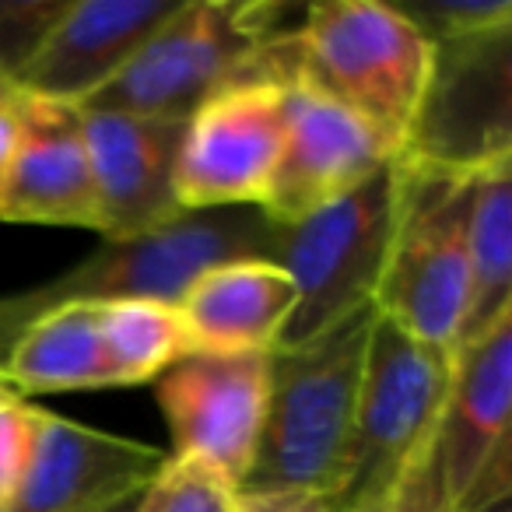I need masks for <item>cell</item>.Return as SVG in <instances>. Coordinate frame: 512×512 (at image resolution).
Returning a JSON list of instances; mask_svg holds the SVG:
<instances>
[{
    "instance_id": "1",
    "label": "cell",
    "mask_w": 512,
    "mask_h": 512,
    "mask_svg": "<svg viewBox=\"0 0 512 512\" xmlns=\"http://www.w3.org/2000/svg\"><path fill=\"white\" fill-rule=\"evenodd\" d=\"M432 74V43L379 0L316 4L299 29H281L256 50L246 81L302 88L404 148Z\"/></svg>"
},
{
    "instance_id": "2",
    "label": "cell",
    "mask_w": 512,
    "mask_h": 512,
    "mask_svg": "<svg viewBox=\"0 0 512 512\" xmlns=\"http://www.w3.org/2000/svg\"><path fill=\"white\" fill-rule=\"evenodd\" d=\"M376 320L379 309L362 306L309 344L271 351L264 425L235 495L306 491L330 498L351 439Z\"/></svg>"
},
{
    "instance_id": "3",
    "label": "cell",
    "mask_w": 512,
    "mask_h": 512,
    "mask_svg": "<svg viewBox=\"0 0 512 512\" xmlns=\"http://www.w3.org/2000/svg\"><path fill=\"white\" fill-rule=\"evenodd\" d=\"M281 225L260 207L186 211L176 221L130 239H102L92 256L43 288L0 295V358L36 316L71 302H169L179 306L186 288L211 267L278 256Z\"/></svg>"
},
{
    "instance_id": "4",
    "label": "cell",
    "mask_w": 512,
    "mask_h": 512,
    "mask_svg": "<svg viewBox=\"0 0 512 512\" xmlns=\"http://www.w3.org/2000/svg\"><path fill=\"white\" fill-rule=\"evenodd\" d=\"M512 313L456 351L446 397L390 512H491L512 495Z\"/></svg>"
},
{
    "instance_id": "5",
    "label": "cell",
    "mask_w": 512,
    "mask_h": 512,
    "mask_svg": "<svg viewBox=\"0 0 512 512\" xmlns=\"http://www.w3.org/2000/svg\"><path fill=\"white\" fill-rule=\"evenodd\" d=\"M477 172L397 155V207L376 309L421 348L453 362L467 313V235Z\"/></svg>"
},
{
    "instance_id": "6",
    "label": "cell",
    "mask_w": 512,
    "mask_h": 512,
    "mask_svg": "<svg viewBox=\"0 0 512 512\" xmlns=\"http://www.w3.org/2000/svg\"><path fill=\"white\" fill-rule=\"evenodd\" d=\"M271 0H183L144 50L78 109L190 120L218 92L246 81L256 50L278 36Z\"/></svg>"
},
{
    "instance_id": "7",
    "label": "cell",
    "mask_w": 512,
    "mask_h": 512,
    "mask_svg": "<svg viewBox=\"0 0 512 512\" xmlns=\"http://www.w3.org/2000/svg\"><path fill=\"white\" fill-rule=\"evenodd\" d=\"M397 207V155L358 190L281 225L274 264L292 278L295 309L274 351L327 334L362 306H376Z\"/></svg>"
},
{
    "instance_id": "8",
    "label": "cell",
    "mask_w": 512,
    "mask_h": 512,
    "mask_svg": "<svg viewBox=\"0 0 512 512\" xmlns=\"http://www.w3.org/2000/svg\"><path fill=\"white\" fill-rule=\"evenodd\" d=\"M453 362L421 348L379 316L365 351L351 439L330 505L337 512H390L435 411L446 397Z\"/></svg>"
},
{
    "instance_id": "9",
    "label": "cell",
    "mask_w": 512,
    "mask_h": 512,
    "mask_svg": "<svg viewBox=\"0 0 512 512\" xmlns=\"http://www.w3.org/2000/svg\"><path fill=\"white\" fill-rule=\"evenodd\" d=\"M512 25L432 43L418 120L397 155L456 172L512 158Z\"/></svg>"
},
{
    "instance_id": "10",
    "label": "cell",
    "mask_w": 512,
    "mask_h": 512,
    "mask_svg": "<svg viewBox=\"0 0 512 512\" xmlns=\"http://www.w3.org/2000/svg\"><path fill=\"white\" fill-rule=\"evenodd\" d=\"M288 88L242 81L186 120L176 162V200L183 211L260 207L285 144Z\"/></svg>"
},
{
    "instance_id": "11",
    "label": "cell",
    "mask_w": 512,
    "mask_h": 512,
    "mask_svg": "<svg viewBox=\"0 0 512 512\" xmlns=\"http://www.w3.org/2000/svg\"><path fill=\"white\" fill-rule=\"evenodd\" d=\"M271 351L211 355L193 351L155 379L169 421L172 453L214 467L235 491L253 460L267 411Z\"/></svg>"
},
{
    "instance_id": "12",
    "label": "cell",
    "mask_w": 512,
    "mask_h": 512,
    "mask_svg": "<svg viewBox=\"0 0 512 512\" xmlns=\"http://www.w3.org/2000/svg\"><path fill=\"white\" fill-rule=\"evenodd\" d=\"M169 453L36 407V439L0 512H113L141 498Z\"/></svg>"
},
{
    "instance_id": "13",
    "label": "cell",
    "mask_w": 512,
    "mask_h": 512,
    "mask_svg": "<svg viewBox=\"0 0 512 512\" xmlns=\"http://www.w3.org/2000/svg\"><path fill=\"white\" fill-rule=\"evenodd\" d=\"M81 134L99 200L95 232L102 239H130L186 214L176 200L186 120L81 109Z\"/></svg>"
},
{
    "instance_id": "14",
    "label": "cell",
    "mask_w": 512,
    "mask_h": 512,
    "mask_svg": "<svg viewBox=\"0 0 512 512\" xmlns=\"http://www.w3.org/2000/svg\"><path fill=\"white\" fill-rule=\"evenodd\" d=\"M397 151L334 102L288 88V123L260 211L278 225L341 200L383 169Z\"/></svg>"
},
{
    "instance_id": "15",
    "label": "cell",
    "mask_w": 512,
    "mask_h": 512,
    "mask_svg": "<svg viewBox=\"0 0 512 512\" xmlns=\"http://www.w3.org/2000/svg\"><path fill=\"white\" fill-rule=\"evenodd\" d=\"M179 4L183 0H67L18 71L15 92L85 106L144 50Z\"/></svg>"
},
{
    "instance_id": "16",
    "label": "cell",
    "mask_w": 512,
    "mask_h": 512,
    "mask_svg": "<svg viewBox=\"0 0 512 512\" xmlns=\"http://www.w3.org/2000/svg\"><path fill=\"white\" fill-rule=\"evenodd\" d=\"M0 221L99 228L78 106L18 92V151L0 197Z\"/></svg>"
},
{
    "instance_id": "17",
    "label": "cell",
    "mask_w": 512,
    "mask_h": 512,
    "mask_svg": "<svg viewBox=\"0 0 512 512\" xmlns=\"http://www.w3.org/2000/svg\"><path fill=\"white\" fill-rule=\"evenodd\" d=\"M176 309L193 351H274L295 309V285L271 260H235L200 274Z\"/></svg>"
},
{
    "instance_id": "18",
    "label": "cell",
    "mask_w": 512,
    "mask_h": 512,
    "mask_svg": "<svg viewBox=\"0 0 512 512\" xmlns=\"http://www.w3.org/2000/svg\"><path fill=\"white\" fill-rule=\"evenodd\" d=\"M0 383L18 397L116 386L102 351L99 309L71 302L36 316L0 358Z\"/></svg>"
},
{
    "instance_id": "19",
    "label": "cell",
    "mask_w": 512,
    "mask_h": 512,
    "mask_svg": "<svg viewBox=\"0 0 512 512\" xmlns=\"http://www.w3.org/2000/svg\"><path fill=\"white\" fill-rule=\"evenodd\" d=\"M512 313V158L477 172L467 235V313L460 348Z\"/></svg>"
},
{
    "instance_id": "20",
    "label": "cell",
    "mask_w": 512,
    "mask_h": 512,
    "mask_svg": "<svg viewBox=\"0 0 512 512\" xmlns=\"http://www.w3.org/2000/svg\"><path fill=\"white\" fill-rule=\"evenodd\" d=\"M99 334L116 386L155 383L179 358L193 355V341L169 302H99Z\"/></svg>"
},
{
    "instance_id": "21",
    "label": "cell",
    "mask_w": 512,
    "mask_h": 512,
    "mask_svg": "<svg viewBox=\"0 0 512 512\" xmlns=\"http://www.w3.org/2000/svg\"><path fill=\"white\" fill-rule=\"evenodd\" d=\"M134 512H235V488L207 463L169 456L134 502Z\"/></svg>"
},
{
    "instance_id": "22",
    "label": "cell",
    "mask_w": 512,
    "mask_h": 512,
    "mask_svg": "<svg viewBox=\"0 0 512 512\" xmlns=\"http://www.w3.org/2000/svg\"><path fill=\"white\" fill-rule=\"evenodd\" d=\"M64 8L67 0H0V85H15Z\"/></svg>"
},
{
    "instance_id": "23",
    "label": "cell",
    "mask_w": 512,
    "mask_h": 512,
    "mask_svg": "<svg viewBox=\"0 0 512 512\" xmlns=\"http://www.w3.org/2000/svg\"><path fill=\"white\" fill-rule=\"evenodd\" d=\"M397 11L418 25L428 43L512 25L509 0H428V4H397Z\"/></svg>"
},
{
    "instance_id": "24",
    "label": "cell",
    "mask_w": 512,
    "mask_h": 512,
    "mask_svg": "<svg viewBox=\"0 0 512 512\" xmlns=\"http://www.w3.org/2000/svg\"><path fill=\"white\" fill-rule=\"evenodd\" d=\"M36 439V407L0 383V509L11 502Z\"/></svg>"
},
{
    "instance_id": "25",
    "label": "cell",
    "mask_w": 512,
    "mask_h": 512,
    "mask_svg": "<svg viewBox=\"0 0 512 512\" xmlns=\"http://www.w3.org/2000/svg\"><path fill=\"white\" fill-rule=\"evenodd\" d=\"M235 512H337L330 498L288 491V495H235Z\"/></svg>"
},
{
    "instance_id": "26",
    "label": "cell",
    "mask_w": 512,
    "mask_h": 512,
    "mask_svg": "<svg viewBox=\"0 0 512 512\" xmlns=\"http://www.w3.org/2000/svg\"><path fill=\"white\" fill-rule=\"evenodd\" d=\"M18 151V92L0 99V197L11 176V162Z\"/></svg>"
},
{
    "instance_id": "27",
    "label": "cell",
    "mask_w": 512,
    "mask_h": 512,
    "mask_svg": "<svg viewBox=\"0 0 512 512\" xmlns=\"http://www.w3.org/2000/svg\"><path fill=\"white\" fill-rule=\"evenodd\" d=\"M8 95H15V85H0V99H8Z\"/></svg>"
},
{
    "instance_id": "28",
    "label": "cell",
    "mask_w": 512,
    "mask_h": 512,
    "mask_svg": "<svg viewBox=\"0 0 512 512\" xmlns=\"http://www.w3.org/2000/svg\"><path fill=\"white\" fill-rule=\"evenodd\" d=\"M130 509H134V502H130V505H120V509H113V512H130Z\"/></svg>"
},
{
    "instance_id": "29",
    "label": "cell",
    "mask_w": 512,
    "mask_h": 512,
    "mask_svg": "<svg viewBox=\"0 0 512 512\" xmlns=\"http://www.w3.org/2000/svg\"><path fill=\"white\" fill-rule=\"evenodd\" d=\"M130 512H134V509H130Z\"/></svg>"
}]
</instances>
